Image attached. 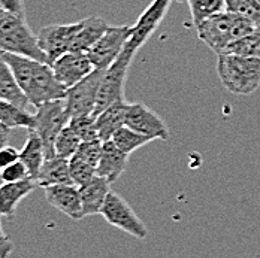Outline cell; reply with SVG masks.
<instances>
[{
  "instance_id": "obj_30",
  "label": "cell",
  "mask_w": 260,
  "mask_h": 258,
  "mask_svg": "<svg viewBox=\"0 0 260 258\" xmlns=\"http://www.w3.org/2000/svg\"><path fill=\"white\" fill-rule=\"evenodd\" d=\"M69 170H71L72 182L77 187H82L84 183L91 181L98 175L96 167H93L91 164H88L87 161H84L82 158H79L78 155H74L69 160Z\"/></svg>"
},
{
  "instance_id": "obj_13",
  "label": "cell",
  "mask_w": 260,
  "mask_h": 258,
  "mask_svg": "<svg viewBox=\"0 0 260 258\" xmlns=\"http://www.w3.org/2000/svg\"><path fill=\"white\" fill-rule=\"evenodd\" d=\"M127 73H129V69L118 63H112L106 69L99 94H98L94 115H99L102 110L109 107L112 103L124 99L123 96H124V84H126Z\"/></svg>"
},
{
  "instance_id": "obj_35",
  "label": "cell",
  "mask_w": 260,
  "mask_h": 258,
  "mask_svg": "<svg viewBox=\"0 0 260 258\" xmlns=\"http://www.w3.org/2000/svg\"><path fill=\"white\" fill-rule=\"evenodd\" d=\"M0 8L6 9L9 12H14L20 17L26 18V8H24V0H0Z\"/></svg>"
},
{
  "instance_id": "obj_25",
  "label": "cell",
  "mask_w": 260,
  "mask_h": 258,
  "mask_svg": "<svg viewBox=\"0 0 260 258\" xmlns=\"http://www.w3.org/2000/svg\"><path fill=\"white\" fill-rule=\"evenodd\" d=\"M187 3L190 8L191 21L194 27L199 26L204 20L209 17L226 11L224 0H187Z\"/></svg>"
},
{
  "instance_id": "obj_14",
  "label": "cell",
  "mask_w": 260,
  "mask_h": 258,
  "mask_svg": "<svg viewBox=\"0 0 260 258\" xmlns=\"http://www.w3.org/2000/svg\"><path fill=\"white\" fill-rule=\"evenodd\" d=\"M44 190H45V199L52 207H55L57 210H60L71 219L78 221L84 218L79 187H77L75 183L52 185Z\"/></svg>"
},
{
  "instance_id": "obj_10",
  "label": "cell",
  "mask_w": 260,
  "mask_h": 258,
  "mask_svg": "<svg viewBox=\"0 0 260 258\" xmlns=\"http://www.w3.org/2000/svg\"><path fill=\"white\" fill-rule=\"evenodd\" d=\"M81 27V21L71 24H50L42 27L38 33L39 47L47 54L48 63L52 66L55 60L71 51L75 34Z\"/></svg>"
},
{
  "instance_id": "obj_15",
  "label": "cell",
  "mask_w": 260,
  "mask_h": 258,
  "mask_svg": "<svg viewBox=\"0 0 260 258\" xmlns=\"http://www.w3.org/2000/svg\"><path fill=\"white\" fill-rule=\"evenodd\" d=\"M111 191H112L111 182L99 175H96L91 181L79 187V196H81L84 216L99 215L105 202H106V197Z\"/></svg>"
},
{
  "instance_id": "obj_37",
  "label": "cell",
  "mask_w": 260,
  "mask_h": 258,
  "mask_svg": "<svg viewBox=\"0 0 260 258\" xmlns=\"http://www.w3.org/2000/svg\"><path fill=\"white\" fill-rule=\"evenodd\" d=\"M259 3H260V0H259Z\"/></svg>"
},
{
  "instance_id": "obj_21",
  "label": "cell",
  "mask_w": 260,
  "mask_h": 258,
  "mask_svg": "<svg viewBox=\"0 0 260 258\" xmlns=\"http://www.w3.org/2000/svg\"><path fill=\"white\" fill-rule=\"evenodd\" d=\"M36 183L42 188L61 185V183H74L69 170V160L60 155H54L45 160Z\"/></svg>"
},
{
  "instance_id": "obj_33",
  "label": "cell",
  "mask_w": 260,
  "mask_h": 258,
  "mask_svg": "<svg viewBox=\"0 0 260 258\" xmlns=\"http://www.w3.org/2000/svg\"><path fill=\"white\" fill-rule=\"evenodd\" d=\"M20 160V151L11 145H6L0 150V170L8 167L9 164Z\"/></svg>"
},
{
  "instance_id": "obj_36",
  "label": "cell",
  "mask_w": 260,
  "mask_h": 258,
  "mask_svg": "<svg viewBox=\"0 0 260 258\" xmlns=\"http://www.w3.org/2000/svg\"><path fill=\"white\" fill-rule=\"evenodd\" d=\"M3 183H5V181H3V178H2V170H0V187H2Z\"/></svg>"
},
{
  "instance_id": "obj_26",
  "label": "cell",
  "mask_w": 260,
  "mask_h": 258,
  "mask_svg": "<svg viewBox=\"0 0 260 258\" xmlns=\"http://www.w3.org/2000/svg\"><path fill=\"white\" fill-rule=\"evenodd\" d=\"M82 140L79 139V136L69 127V124L64 129L60 131V134L55 139L54 143V153L55 155H60L63 158L71 160L74 155L78 153L79 146H81Z\"/></svg>"
},
{
  "instance_id": "obj_6",
  "label": "cell",
  "mask_w": 260,
  "mask_h": 258,
  "mask_svg": "<svg viewBox=\"0 0 260 258\" xmlns=\"http://www.w3.org/2000/svg\"><path fill=\"white\" fill-rule=\"evenodd\" d=\"M106 69H94L88 77H85L74 87L68 88L64 96L66 112L71 118L81 115H94L98 94L102 85Z\"/></svg>"
},
{
  "instance_id": "obj_28",
  "label": "cell",
  "mask_w": 260,
  "mask_h": 258,
  "mask_svg": "<svg viewBox=\"0 0 260 258\" xmlns=\"http://www.w3.org/2000/svg\"><path fill=\"white\" fill-rule=\"evenodd\" d=\"M69 127L78 134L82 142L99 139L98 127H96V115H93V114L71 118Z\"/></svg>"
},
{
  "instance_id": "obj_2",
  "label": "cell",
  "mask_w": 260,
  "mask_h": 258,
  "mask_svg": "<svg viewBox=\"0 0 260 258\" xmlns=\"http://www.w3.org/2000/svg\"><path fill=\"white\" fill-rule=\"evenodd\" d=\"M256 28L254 23L239 14L223 11L204 20L196 26L198 38L217 55L224 54L226 50L244 36Z\"/></svg>"
},
{
  "instance_id": "obj_7",
  "label": "cell",
  "mask_w": 260,
  "mask_h": 258,
  "mask_svg": "<svg viewBox=\"0 0 260 258\" xmlns=\"http://www.w3.org/2000/svg\"><path fill=\"white\" fill-rule=\"evenodd\" d=\"M36 126L35 131L41 136L44 146H45V153L47 158L54 157V143L57 136L60 134V131L64 129L69 121L71 117L66 112V106L64 100H52L48 103L41 104L36 107Z\"/></svg>"
},
{
  "instance_id": "obj_9",
  "label": "cell",
  "mask_w": 260,
  "mask_h": 258,
  "mask_svg": "<svg viewBox=\"0 0 260 258\" xmlns=\"http://www.w3.org/2000/svg\"><path fill=\"white\" fill-rule=\"evenodd\" d=\"M133 26H109L104 36L88 50L87 55L94 69H108L123 51L132 36Z\"/></svg>"
},
{
  "instance_id": "obj_18",
  "label": "cell",
  "mask_w": 260,
  "mask_h": 258,
  "mask_svg": "<svg viewBox=\"0 0 260 258\" xmlns=\"http://www.w3.org/2000/svg\"><path fill=\"white\" fill-rule=\"evenodd\" d=\"M130 103L124 99L112 103L109 107L102 110L99 115H96V127L98 134L102 142L111 140L117 130L126 126V115L129 110Z\"/></svg>"
},
{
  "instance_id": "obj_32",
  "label": "cell",
  "mask_w": 260,
  "mask_h": 258,
  "mask_svg": "<svg viewBox=\"0 0 260 258\" xmlns=\"http://www.w3.org/2000/svg\"><path fill=\"white\" fill-rule=\"evenodd\" d=\"M2 178L5 182H17L30 178V175H28L26 164L21 160H18L2 170Z\"/></svg>"
},
{
  "instance_id": "obj_23",
  "label": "cell",
  "mask_w": 260,
  "mask_h": 258,
  "mask_svg": "<svg viewBox=\"0 0 260 258\" xmlns=\"http://www.w3.org/2000/svg\"><path fill=\"white\" fill-rule=\"evenodd\" d=\"M0 124L12 129L35 130L36 118L27 109L18 104L0 99Z\"/></svg>"
},
{
  "instance_id": "obj_22",
  "label": "cell",
  "mask_w": 260,
  "mask_h": 258,
  "mask_svg": "<svg viewBox=\"0 0 260 258\" xmlns=\"http://www.w3.org/2000/svg\"><path fill=\"white\" fill-rule=\"evenodd\" d=\"M0 99L18 104L24 109H27V106H30L8 61L5 60V54L2 50H0Z\"/></svg>"
},
{
  "instance_id": "obj_34",
  "label": "cell",
  "mask_w": 260,
  "mask_h": 258,
  "mask_svg": "<svg viewBox=\"0 0 260 258\" xmlns=\"http://www.w3.org/2000/svg\"><path fill=\"white\" fill-rule=\"evenodd\" d=\"M12 251H14V243L9 239V236L3 230L2 216H0V258H9Z\"/></svg>"
},
{
  "instance_id": "obj_5",
  "label": "cell",
  "mask_w": 260,
  "mask_h": 258,
  "mask_svg": "<svg viewBox=\"0 0 260 258\" xmlns=\"http://www.w3.org/2000/svg\"><path fill=\"white\" fill-rule=\"evenodd\" d=\"M171 2L172 0H153L151 2V5L142 12V15L138 18L136 24L133 26L132 36L127 41L126 47L123 48L120 57L115 60V63L124 67H130V63L133 57L136 55V52L150 39V36L156 31L157 27L163 21Z\"/></svg>"
},
{
  "instance_id": "obj_31",
  "label": "cell",
  "mask_w": 260,
  "mask_h": 258,
  "mask_svg": "<svg viewBox=\"0 0 260 258\" xmlns=\"http://www.w3.org/2000/svg\"><path fill=\"white\" fill-rule=\"evenodd\" d=\"M102 148H104V142L101 139L87 140V142L81 143L78 153L75 155H78L79 158H82L84 161H87L98 170V164H99L101 155H102Z\"/></svg>"
},
{
  "instance_id": "obj_24",
  "label": "cell",
  "mask_w": 260,
  "mask_h": 258,
  "mask_svg": "<svg viewBox=\"0 0 260 258\" xmlns=\"http://www.w3.org/2000/svg\"><path fill=\"white\" fill-rule=\"evenodd\" d=\"M111 140L115 143V146L118 150H121L123 153L129 155L132 153H135L136 150L148 145L150 142H153L151 137H148V136H145V134H142L139 131H135L127 126H123L121 129L117 130Z\"/></svg>"
},
{
  "instance_id": "obj_3",
  "label": "cell",
  "mask_w": 260,
  "mask_h": 258,
  "mask_svg": "<svg viewBox=\"0 0 260 258\" xmlns=\"http://www.w3.org/2000/svg\"><path fill=\"white\" fill-rule=\"evenodd\" d=\"M217 75L229 93L248 96L260 87V58L220 54L217 55Z\"/></svg>"
},
{
  "instance_id": "obj_17",
  "label": "cell",
  "mask_w": 260,
  "mask_h": 258,
  "mask_svg": "<svg viewBox=\"0 0 260 258\" xmlns=\"http://www.w3.org/2000/svg\"><path fill=\"white\" fill-rule=\"evenodd\" d=\"M127 163H129V154L118 150L112 140H106L104 142L101 161L98 164V175L106 178L112 183L126 172Z\"/></svg>"
},
{
  "instance_id": "obj_4",
  "label": "cell",
  "mask_w": 260,
  "mask_h": 258,
  "mask_svg": "<svg viewBox=\"0 0 260 258\" xmlns=\"http://www.w3.org/2000/svg\"><path fill=\"white\" fill-rule=\"evenodd\" d=\"M0 50L8 54L30 57L48 63L47 54L39 47L38 34L27 24L24 17L0 8ZM50 64V63H48Z\"/></svg>"
},
{
  "instance_id": "obj_11",
  "label": "cell",
  "mask_w": 260,
  "mask_h": 258,
  "mask_svg": "<svg viewBox=\"0 0 260 258\" xmlns=\"http://www.w3.org/2000/svg\"><path fill=\"white\" fill-rule=\"evenodd\" d=\"M126 126L151 137L153 140L169 139V130L165 121L144 103H130L126 115Z\"/></svg>"
},
{
  "instance_id": "obj_27",
  "label": "cell",
  "mask_w": 260,
  "mask_h": 258,
  "mask_svg": "<svg viewBox=\"0 0 260 258\" xmlns=\"http://www.w3.org/2000/svg\"><path fill=\"white\" fill-rule=\"evenodd\" d=\"M224 54H236L244 57L260 58V27H256L250 34L234 42Z\"/></svg>"
},
{
  "instance_id": "obj_29",
  "label": "cell",
  "mask_w": 260,
  "mask_h": 258,
  "mask_svg": "<svg viewBox=\"0 0 260 258\" xmlns=\"http://www.w3.org/2000/svg\"><path fill=\"white\" fill-rule=\"evenodd\" d=\"M226 11L244 15L250 18L254 26L260 27V3L259 0H224Z\"/></svg>"
},
{
  "instance_id": "obj_12",
  "label": "cell",
  "mask_w": 260,
  "mask_h": 258,
  "mask_svg": "<svg viewBox=\"0 0 260 258\" xmlns=\"http://www.w3.org/2000/svg\"><path fill=\"white\" fill-rule=\"evenodd\" d=\"M52 70L60 84H63L66 88H71L85 77H88L94 70V66L87 52L71 51L52 63Z\"/></svg>"
},
{
  "instance_id": "obj_1",
  "label": "cell",
  "mask_w": 260,
  "mask_h": 258,
  "mask_svg": "<svg viewBox=\"0 0 260 258\" xmlns=\"http://www.w3.org/2000/svg\"><path fill=\"white\" fill-rule=\"evenodd\" d=\"M3 54L30 106L38 107L52 100L64 99L68 88L55 78L51 64L30 57Z\"/></svg>"
},
{
  "instance_id": "obj_20",
  "label": "cell",
  "mask_w": 260,
  "mask_h": 258,
  "mask_svg": "<svg viewBox=\"0 0 260 258\" xmlns=\"http://www.w3.org/2000/svg\"><path fill=\"white\" fill-rule=\"evenodd\" d=\"M108 27L109 24L99 17H88L81 20V27L75 34L71 51L88 52V50L104 36Z\"/></svg>"
},
{
  "instance_id": "obj_8",
  "label": "cell",
  "mask_w": 260,
  "mask_h": 258,
  "mask_svg": "<svg viewBox=\"0 0 260 258\" xmlns=\"http://www.w3.org/2000/svg\"><path fill=\"white\" fill-rule=\"evenodd\" d=\"M101 215L112 227H117L139 240H144L148 236V229L144 224V221L136 215V212L132 209L127 200L115 191H111L108 194Z\"/></svg>"
},
{
  "instance_id": "obj_16",
  "label": "cell",
  "mask_w": 260,
  "mask_h": 258,
  "mask_svg": "<svg viewBox=\"0 0 260 258\" xmlns=\"http://www.w3.org/2000/svg\"><path fill=\"white\" fill-rule=\"evenodd\" d=\"M36 187L38 183L31 178L17 182H5L0 187V216L9 219L14 218L21 200L31 194Z\"/></svg>"
},
{
  "instance_id": "obj_19",
  "label": "cell",
  "mask_w": 260,
  "mask_h": 258,
  "mask_svg": "<svg viewBox=\"0 0 260 258\" xmlns=\"http://www.w3.org/2000/svg\"><path fill=\"white\" fill-rule=\"evenodd\" d=\"M27 131L28 134L23 150L20 151V160L26 164L30 178L36 182L39 172L47 160V153L41 136L35 130H27Z\"/></svg>"
}]
</instances>
